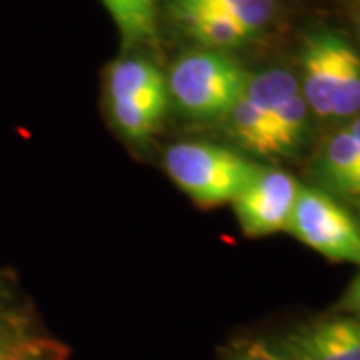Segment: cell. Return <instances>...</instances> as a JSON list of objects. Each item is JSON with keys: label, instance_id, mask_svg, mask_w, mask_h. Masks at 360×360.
Wrapping results in <instances>:
<instances>
[{"label": "cell", "instance_id": "obj_12", "mask_svg": "<svg viewBox=\"0 0 360 360\" xmlns=\"http://www.w3.org/2000/svg\"><path fill=\"white\" fill-rule=\"evenodd\" d=\"M66 350L49 338L26 335L18 324L0 319V360H65Z\"/></svg>", "mask_w": 360, "mask_h": 360}, {"label": "cell", "instance_id": "obj_2", "mask_svg": "<svg viewBox=\"0 0 360 360\" xmlns=\"http://www.w3.org/2000/svg\"><path fill=\"white\" fill-rule=\"evenodd\" d=\"M165 168L194 205L217 208L232 205L262 167L226 146L191 141L176 142L168 148Z\"/></svg>", "mask_w": 360, "mask_h": 360}, {"label": "cell", "instance_id": "obj_11", "mask_svg": "<svg viewBox=\"0 0 360 360\" xmlns=\"http://www.w3.org/2000/svg\"><path fill=\"white\" fill-rule=\"evenodd\" d=\"M127 46L156 39V0H101Z\"/></svg>", "mask_w": 360, "mask_h": 360}, {"label": "cell", "instance_id": "obj_10", "mask_svg": "<svg viewBox=\"0 0 360 360\" xmlns=\"http://www.w3.org/2000/svg\"><path fill=\"white\" fill-rule=\"evenodd\" d=\"M170 18L193 13H222L238 18L257 37L274 16V0H168Z\"/></svg>", "mask_w": 360, "mask_h": 360}, {"label": "cell", "instance_id": "obj_5", "mask_svg": "<svg viewBox=\"0 0 360 360\" xmlns=\"http://www.w3.org/2000/svg\"><path fill=\"white\" fill-rule=\"evenodd\" d=\"M288 232L322 257L360 264V229L330 194L300 188Z\"/></svg>", "mask_w": 360, "mask_h": 360}, {"label": "cell", "instance_id": "obj_14", "mask_svg": "<svg viewBox=\"0 0 360 360\" xmlns=\"http://www.w3.org/2000/svg\"><path fill=\"white\" fill-rule=\"evenodd\" d=\"M234 360H286L283 359L278 352L270 350L269 347L264 345H248L246 348H243L238 352V356Z\"/></svg>", "mask_w": 360, "mask_h": 360}, {"label": "cell", "instance_id": "obj_7", "mask_svg": "<svg viewBox=\"0 0 360 360\" xmlns=\"http://www.w3.org/2000/svg\"><path fill=\"white\" fill-rule=\"evenodd\" d=\"M106 96L142 106L158 118H165L168 106L167 77L160 68L142 56L118 58L106 70Z\"/></svg>", "mask_w": 360, "mask_h": 360}, {"label": "cell", "instance_id": "obj_13", "mask_svg": "<svg viewBox=\"0 0 360 360\" xmlns=\"http://www.w3.org/2000/svg\"><path fill=\"white\" fill-rule=\"evenodd\" d=\"M300 330L338 360H360V321L333 319L309 324Z\"/></svg>", "mask_w": 360, "mask_h": 360}, {"label": "cell", "instance_id": "obj_3", "mask_svg": "<svg viewBox=\"0 0 360 360\" xmlns=\"http://www.w3.org/2000/svg\"><path fill=\"white\" fill-rule=\"evenodd\" d=\"M300 92L321 118H348L360 112V56L342 37L321 30L302 46Z\"/></svg>", "mask_w": 360, "mask_h": 360}, {"label": "cell", "instance_id": "obj_15", "mask_svg": "<svg viewBox=\"0 0 360 360\" xmlns=\"http://www.w3.org/2000/svg\"><path fill=\"white\" fill-rule=\"evenodd\" d=\"M342 309L360 314V274L354 278V283L348 286L347 295L342 298Z\"/></svg>", "mask_w": 360, "mask_h": 360}, {"label": "cell", "instance_id": "obj_4", "mask_svg": "<svg viewBox=\"0 0 360 360\" xmlns=\"http://www.w3.org/2000/svg\"><path fill=\"white\" fill-rule=\"evenodd\" d=\"M300 90L295 75L283 68H269L250 75L243 96L226 116V127L245 150L260 156L278 155L274 136V108Z\"/></svg>", "mask_w": 360, "mask_h": 360}, {"label": "cell", "instance_id": "obj_8", "mask_svg": "<svg viewBox=\"0 0 360 360\" xmlns=\"http://www.w3.org/2000/svg\"><path fill=\"white\" fill-rule=\"evenodd\" d=\"M322 180L342 194H360V146L347 129L333 134L321 156Z\"/></svg>", "mask_w": 360, "mask_h": 360}, {"label": "cell", "instance_id": "obj_1", "mask_svg": "<svg viewBox=\"0 0 360 360\" xmlns=\"http://www.w3.org/2000/svg\"><path fill=\"white\" fill-rule=\"evenodd\" d=\"M248 78L245 66L226 51L196 49L170 66L168 96L188 118L224 122L243 96Z\"/></svg>", "mask_w": 360, "mask_h": 360}, {"label": "cell", "instance_id": "obj_9", "mask_svg": "<svg viewBox=\"0 0 360 360\" xmlns=\"http://www.w3.org/2000/svg\"><path fill=\"white\" fill-rule=\"evenodd\" d=\"M186 37L200 44V49L231 51L252 39L246 26L231 14L193 13L172 18Z\"/></svg>", "mask_w": 360, "mask_h": 360}, {"label": "cell", "instance_id": "obj_16", "mask_svg": "<svg viewBox=\"0 0 360 360\" xmlns=\"http://www.w3.org/2000/svg\"><path fill=\"white\" fill-rule=\"evenodd\" d=\"M348 130L352 132V136L356 139V142H359V146H360V116H359V118H354V120L350 122Z\"/></svg>", "mask_w": 360, "mask_h": 360}, {"label": "cell", "instance_id": "obj_6", "mask_svg": "<svg viewBox=\"0 0 360 360\" xmlns=\"http://www.w3.org/2000/svg\"><path fill=\"white\" fill-rule=\"evenodd\" d=\"M300 188L288 172L260 168L232 202L243 232L246 236H269L286 231Z\"/></svg>", "mask_w": 360, "mask_h": 360}]
</instances>
